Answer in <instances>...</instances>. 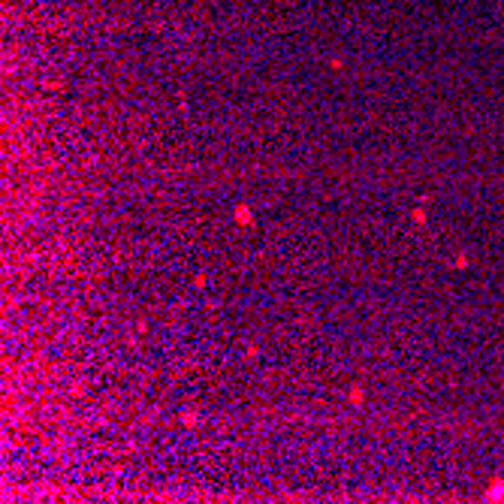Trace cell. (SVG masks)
Returning a JSON list of instances; mask_svg holds the SVG:
<instances>
[{
    "label": "cell",
    "mask_w": 504,
    "mask_h": 504,
    "mask_svg": "<svg viewBox=\"0 0 504 504\" xmlns=\"http://www.w3.org/2000/svg\"><path fill=\"white\" fill-rule=\"evenodd\" d=\"M483 498H486V501H504V474H495V477L489 480Z\"/></svg>",
    "instance_id": "cell-1"
},
{
    "label": "cell",
    "mask_w": 504,
    "mask_h": 504,
    "mask_svg": "<svg viewBox=\"0 0 504 504\" xmlns=\"http://www.w3.org/2000/svg\"><path fill=\"white\" fill-rule=\"evenodd\" d=\"M232 220H236V226H250L254 224V212H250V206H236L232 208Z\"/></svg>",
    "instance_id": "cell-2"
},
{
    "label": "cell",
    "mask_w": 504,
    "mask_h": 504,
    "mask_svg": "<svg viewBox=\"0 0 504 504\" xmlns=\"http://www.w3.org/2000/svg\"><path fill=\"white\" fill-rule=\"evenodd\" d=\"M348 398H350V404H356V408H360V404H366V390H362L360 384H354V386L348 390Z\"/></svg>",
    "instance_id": "cell-3"
},
{
    "label": "cell",
    "mask_w": 504,
    "mask_h": 504,
    "mask_svg": "<svg viewBox=\"0 0 504 504\" xmlns=\"http://www.w3.org/2000/svg\"><path fill=\"white\" fill-rule=\"evenodd\" d=\"M410 220H414V224H426V220H429V212H426L423 206H416V208L410 212Z\"/></svg>",
    "instance_id": "cell-4"
},
{
    "label": "cell",
    "mask_w": 504,
    "mask_h": 504,
    "mask_svg": "<svg viewBox=\"0 0 504 504\" xmlns=\"http://www.w3.org/2000/svg\"><path fill=\"white\" fill-rule=\"evenodd\" d=\"M182 423L194 429V426H196V410H184V414H182Z\"/></svg>",
    "instance_id": "cell-5"
},
{
    "label": "cell",
    "mask_w": 504,
    "mask_h": 504,
    "mask_svg": "<svg viewBox=\"0 0 504 504\" xmlns=\"http://www.w3.org/2000/svg\"><path fill=\"white\" fill-rule=\"evenodd\" d=\"M465 266H468V254H459L456 257V269H465Z\"/></svg>",
    "instance_id": "cell-6"
},
{
    "label": "cell",
    "mask_w": 504,
    "mask_h": 504,
    "mask_svg": "<svg viewBox=\"0 0 504 504\" xmlns=\"http://www.w3.org/2000/svg\"><path fill=\"white\" fill-rule=\"evenodd\" d=\"M202 284H206V275H202V272H200V275H196V278H194V287H202Z\"/></svg>",
    "instance_id": "cell-7"
},
{
    "label": "cell",
    "mask_w": 504,
    "mask_h": 504,
    "mask_svg": "<svg viewBox=\"0 0 504 504\" xmlns=\"http://www.w3.org/2000/svg\"><path fill=\"white\" fill-rule=\"evenodd\" d=\"M501 390H504V380H501Z\"/></svg>",
    "instance_id": "cell-8"
}]
</instances>
